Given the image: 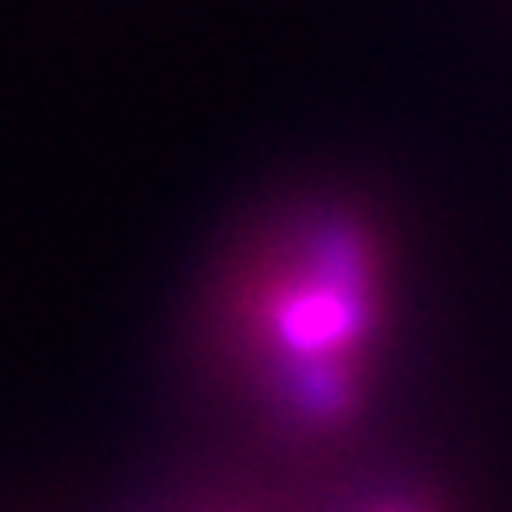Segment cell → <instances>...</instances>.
<instances>
[{
  "label": "cell",
  "instance_id": "cell-1",
  "mask_svg": "<svg viewBox=\"0 0 512 512\" xmlns=\"http://www.w3.org/2000/svg\"><path fill=\"white\" fill-rule=\"evenodd\" d=\"M383 315L371 230L335 202L254 218L210 267L194 307V371L275 444H323L363 400Z\"/></svg>",
  "mask_w": 512,
  "mask_h": 512
}]
</instances>
